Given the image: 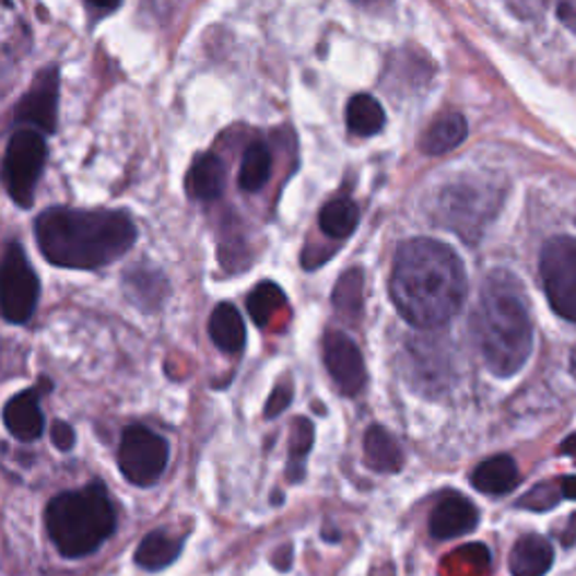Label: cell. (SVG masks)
Returning a JSON list of instances; mask_svg holds the SVG:
<instances>
[{
    "label": "cell",
    "instance_id": "cell-1",
    "mask_svg": "<svg viewBox=\"0 0 576 576\" xmlns=\"http://www.w3.org/2000/svg\"><path fill=\"white\" fill-rule=\"evenodd\" d=\"M397 311L416 329H437L450 322L467 297V271L459 255L435 239L405 242L390 275Z\"/></svg>",
    "mask_w": 576,
    "mask_h": 576
},
{
    "label": "cell",
    "instance_id": "cell-2",
    "mask_svg": "<svg viewBox=\"0 0 576 576\" xmlns=\"http://www.w3.org/2000/svg\"><path fill=\"white\" fill-rule=\"evenodd\" d=\"M34 237L50 263L91 271L127 255L138 233L125 212L50 208L38 214Z\"/></svg>",
    "mask_w": 576,
    "mask_h": 576
},
{
    "label": "cell",
    "instance_id": "cell-3",
    "mask_svg": "<svg viewBox=\"0 0 576 576\" xmlns=\"http://www.w3.org/2000/svg\"><path fill=\"white\" fill-rule=\"evenodd\" d=\"M473 336L491 374L509 378L527 365L533 327L522 286L509 271H493L484 280L473 314Z\"/></svg>",
    "mask_w": 576,
    "mask_h": 576
},
{
    "label": "cell",
    "instance_id": "cell-4",
    "mask_svg": "<svg viewBox=\"0 0 576 576\" xmlns=\"http://www.w3.org/2000/svg\"><path fill=\"white\" fill-rule=\"evenodd\" d=\"M115 522V507L99 482L52 497L46 509L48 533L66 559H82L99 550L113 536Z\"/></svg>",
    "mask_w": 576,
    "mask_h": 576
},
{
    "label": "cell",
    "instance_id": "cell-5",
    "mask_svg": "<svg viewBox=\"0 0 576 576\" xmlns=\"http://www.w3.org/2000/svg\"><path fill=\"white\" fill-rule=\"evenodd\" d=\"M48 158V146L44 136L34 129L16 131L5 149L3 178L12 201L19 208H32L34 191L42 180Z\"/></svg>",
    "mask_w": 576,
    "mask_h": 576
},
{
    "label": "cell",
    "instance_id": "cell-6",
    "mask_svg": "<svg viewBox=\"0 0 576 576\" xmlns=\"http://www.w3.org/2000/svg\"><path fill=\"white\" fill-rule=\"evenodd\" d=\"M541 280L556 316L576 322V237H552L541 252Z\"/></svg>",
    "mask_w": 576,
    "mask_h": 576
},
{
    "label": "cell",
    "instance_id": "cell-7",
    "mask_svg": "<svg viewBox=\"0 0 576 576\" xmlns=\"http://www.w3.org/2000/svg\"><path fill=\"white\" fill-rule=\"evenodd\" d=\"M501 205V189L480 183L452 185L444 191L442 208L448 227L467 239H475Z\"/></svg>",
    "mask_w": 576,
    "mask_h": 576
},
{
    "label": "cell",
    "instance_id": "cell-8",
    "mask_svg": "<svg viewBox=\"0 0 576 576\" xmlns=\"http://www.w3.org/2000/svg\"><path fill=\"white\" fill-rule=\"evenodd\" d=\"M169 462L167 442L144 426H129L122 433L118 465L122 475L136 486L156 484Z\"/></svg>",
    "mask_w": 576,
    "mask_h": 576
},
{
    "label": "cell",
    "instance_id": "cell-9",
    "mask_svg": "<svg viewBox=\"0 0 576 576\" xmlns=\"http://www.w3.org/2000/svg\"><path fill=\"white\" fill-rule=\"evenodd\" d=\"M3 316L8 322H27L38 304V278L19 242H10L3 257Z\"/></svg>",
    "mask_w": 576,
    "mask_h": 576
},
{
    "label": "cell",
    "instance_id": "cell-10",
    "mask_svg": "<svg viewBox=\"0 0 576 576\" xmlns=\"http://www.w3.org/2000/svg\"><path fill=\"white\" fill-rule=\"evenodd\" d=\"M322 354L338 390L348 397H356L367 383V369L358 344L348 333L329 331L322 342Z\"/></svg>",
    "mask_w": 576,
    "mask_h": 576
},
{
    "label": "cell",
    "instance_id": "cell-11",
    "mask_svg": "<svg viewBox=\"0 0 576 576\" xmlns=\"http://www.w3.org/2000/svg\"><path fill=\"white\" fill-rule=\"evenodd\" d=\"M59 110V70L46 68L34 77L32 89L16 106V122L30 125L34 131L55 133Z\"/></svg>",
    "mask_w": 576,
    "mask_h": 576
},
{
    "label": "cell",
    "instance_id": "cell-12",
    "mask_svg": "<svg viewBox=\"0 0 576 576\" xmlns=\"http://www.w3.org/2000/svg\"><path fill=\"white\" fill-rule=\"evenodd\" d=\"M478 520L480 514L469 497L459 493H448L435 505L428 527L437 541H448L471 533L478 527Z\"/></svg>",
    "mask_w": 576,
    "mask_h": 576
},
{
    "label": "cell",
    "instance_id": "cell-13",
    "mask_svg": "<svg viewBox=\"0 0 576 576\" xmlns=\"http://www.w3.org/2000/svg\"><path fill=\"white\" fill-rule=\"evenodd\" d=\"M38 401H42V392L32 388V390H25V392L12 397L5 403V410H3L5 428L19 442H34L44 433L46 419H44V412H42V405H38Z\"/></svg>",
    "mask_w": 576,
    "mask_h": 576
},
{
    "label": "cell",
    "instance_id": "cell-14",
    "mask_svg": "<svg viewBox=\"0 0 576 576\" xmlns=\"http://www.w3.org/2000/svg\"><path fill=\"white\" fill-rule=\"evenodd\" d=\"M554 565V548L541 533H527L514 545L509 569L514 576H545Z\"/></svg>",
    "mask_w": 576,
    "mask_h": 576
},
{
    "label": "cell",
    "instance_id": "cell-15",
    "mask_svg": "<svg viewBox=\"0 0 576 576\" xmlns=\"http://www.w3.org/2000/svg\"><path fill=\"white\" fill-rule=\"evenodd\" d=\"M225 187V165L214 153H203L189 167L187 174V195L197 201L210 203L223 195Z\"/></svg>",
    "mask_w": 576,
    "mask_h": 576
},
{
    "label": "cell",
    "instance_id": "cell-16",
    "mask_svg": "<svg viewBox=\"0 0 576 576\" xmlns=\"http://www.w3.org/2000/svg\"><path fill=\"white\" fill-rule=\"evenodd\" d=\"M471 482L480 493L505 495L518 486L520 473L509 455H495L486 459V462L478 465V469L471 475Z\"/></svg>",
    "mask_w": 576,
    "mask_h": 576
},
{
    "label": "cell",
    "instance_id": "cell-17",
    "mask_svg": "<svg viewBox=\"0 0 576 576\" xmlns=\"http://www.w3.org/2000/svg\"><path fill=\"white\" fill-rule=\"evenodd\" d=\"M365 462L372 471L397 473L403 467V450L392 433L383 426H369L363 439Z\"/></svg>",
    "mask_w": 576,
    "mask_h": 576
},
{
    "label": "cell",
    "instance_id": "cell-18",
    "mask_svg": "<svg viewBox=\"0 0 576 576\" xmlns=\"http://www.w3.org/2000/svg\"><path fill=\"white\" fill-rule=\"evenodd\" d=\"M210 338L225 354H239L246 344V325L233 304H219L210 316Z\"/></svg>",
    "mask_w": 576,
    "mask_h": 576
},
{
    "label": "cell",
    "instance_id": "cell-19",
    "mask_svg": "<svg viewBox=\"0 0 576 576\" xmlns=\"http://www.w3.org/2000/svg\"><path fill=\"white\" fill-rule=\"evenodd\" d=\"M469 125L465 115L459 113H446L437 122L428 127V131L421 138V151L428 156H444V153L457 149L467 140Z\"/></svg>",
    "mask_w": 576,
    "mask_h": 576
},
{
    "label": "cell",
    "instance_id": "cell-20",
    "mask_svg": "<svg viewBox=\"0 0 576 576\" xmlns=\"http://www.w3.org/2000/svg\"><path fill=\"white\" fill-rule=\"evenodd\" d=\"M183 550V541L163 529L146 533L136 550V563L149 572L172 565Z\"/></svg>",
    "mask_w": 576,
    "mask_h": 576
},
{
    "label": "cell",
    "instance_id": "cell-21",
    "mask_svg": "<svg viewBox=\"0 0 576 576\" xmlns=\"http://www.w3.org/2000/svg\"><path fill=\"white\" fill-rule=\"evenodd\" d=\"M361 212L358 205L352 199H333L320 210V230L329 239H348L356 225H358Z\"/></svg>",
    "mask_w": 576,
    "mask_h": 576
},
{
    "label": "cell",
    "instance_id": "cell-22",
    "mask_svg": "<svg viewBox=\"0 0 576 576\" xmlns=\"http://www.w3.org/2000/svg\"><path fill=\"white\" fill-rule=\"evenodd\" d=\"M386 127V110L372 95H354L348 104V129L354 136L372 138Z\"/></svg>",
    "mask_w": 576,
    "mask_h": 576
},
{
    "label": "cell",
    "instance_id": "cell-23",
    "mask_svg": "<svg viewBox=\"0 0 576 576\" xmlns=\"http://www.w3.org/2000/svg\"><path fill=\"white\" fill-rule=\"evenodd\" d=\"M271 172H273L271 149H268L266 142L257 140L244 151L242 167H239V187L244 191H259L268 183V178H271Z\"/></svg>",
    "mask_w": 576,
    "mask_h": 576
},
{
    "label": "cell",
    "instance_id": "cell-24",
    "mask_svg": "<svg viewBox=\"0 0 576 576\" xmlns=\"http://www.w3.org/2000/svg\"><path fill=\"white\" fill-rule=\"evenodd\" d=\"M284 293L280 286L271 284V282H263L259 284L250 297H248V311L252 316V320L257 322V327H266L268 320H271L282 306H284Z\"/></svg>",
    "mask_w": 576,
    "mask_h": 576
},
{
    "label": "cell",
    "instance_id": "cell-25",
    "mask_svg": "<svg viewBox=\"0 0 576 576\" xmlns=\"http://www.w3.org/2000/svg\"><path fill=\"white\" fill-rule=\"evenodd\" d=\"M333 304L340 314H348L350 318L358 316L361 306H363V273L358 268L354 271L344 273L336 286L333 293Z\"/></svg>",
    "mask_w": 576,
    "mask_h": 576
},
{
    "label": "cell",
    "instance_id": "cell-26",
    "mask_svg": "<svg viewBox=\"0 0 576 576\" xmlns=\"http://www.w3.org/2000/svg\"><path fill=\"white\" fill-rule=\"evenodd\" d=\"M314 444V426L311 421L297 419L295 421V433L291 442V462H289V478L293 482H299L304 478V457L309 455Z\"/></svg>",
    "mask_w": 576,
    "mask_h": 576
},
{
    "label": "cell",
    "instance_id": "cell-27",
    "mask_svg": "<svg viewBox=\"0 0 576 576\" xmlns=\"http://www.w3.org/2000/svg\"><path fill=\"white\" fill-rule=\"evenodd\" d=\"M563 497H565V484L561 478L556 482H543L539 486H533L529 493L520 497L518 507L531 509V512H548V509H554Z\"/></svg>",
    "mask_w": 576,
    "mask_h": 576
},
{
    "label": "cell",
    "instance_id": "cell-28",
    "mask_svg": "<svg viewBox=\"0 0 576 576\" xmlns=\"http://www.w3.org/2000/svg\"><path fill=\"white\" fill-rule=\"evenodd\" d=\"M291 401H293V390H291L289 386H278V388L273 390L271 399H268L266 408H263L266 419H275V416H280V414L291 405Z\"/></svg>",
    "mask_w": 576,
    "mask_h": 576
},
{
    "label": "cell",
    "instance_id": "cell-29",
    "mask_svg": "<svg viewBox=\"0 0 576 576\" xmlns=\"http://www.w3.org/2000/svg\"><path fill=\"white\" fill-rule=\"evenodd\" d=\"M50 439H52V444H55V446H57L61 452H68V450H72V446H74V442H77L72 426H68L66 421H55V424H52V435H50Z\"/></svg>",
    "mask_w": 576,
    "mask_h": 576
},
{
    "label": "cell",
    "instance_id": "cell-30",
    "mask_svg": "<svg viewBox=\"0 0 576 576\" xmlns=\"http://www.w3.org/2000/svg\"><path fill=\"white\" fill-rule=\"evenodd\" d=\"M559 19L565 27L576 34V0H561L559 3Z\"/></svg>",
    "mask_w": 576,
    "mask_h": 576
},
{
    "label": "cell",
    "instance_id": "cell-31",
    "mask_svg": "<svg viewBox=\"0 0 576 576\" xmlns=\"http://www.w3.org/2000/svg\"><path fill=\"white\" fill-rule=\"evenodd\" d=\"M89 3L97 10H115V8H120L122 0H89Z\"/></svg>",
    "mask_w": 576,
    "mask_h": 576
},
{
    "label": "cell",
    "instance_id": "cell-32",
    "mask_svg": "<svg viewBox=\"0 0 576 576\" xmlns=\"http://www.w3.org/2000/svg\"><path fill=\"white\" fill-rule=\"evenodd\" d=\"M563 484H565V497H567V501H576V475L563 478Z\"/></svg>",
    "mask_w": 576,
    "mask_h": 576
},
{
    "label": "cell",
    "instance_id": "cell-33",
    "mask_svg": "<svg viewBox=\"0 0 576 576\" xmlns=\"http://www.w3.org/2000/svg\"><path fill=\"white\" fill-rule=\"evenodd\" d=\"M563 452H567V455H576V435L574 437H569L565 444H563V448H561Z\"/></svg>",
    "mask_w": 576,
    "mask_h": 576
},
{
    "label": "cell",
    "instance_id": "cell-34",
    "mask_svg": "<svg viewBox=\"0 0 576 576\" xmlns=\"http://www.w3.org/2000/svg\"><path fill=\"white\" fill-rule=\"evenodd\" d=\"M569 369H572V374H574V378H576V348L572 350V358H569Z\"/></svg>",
    "mask_w": 576,
    "mask_h": 576
}]
</instances>
